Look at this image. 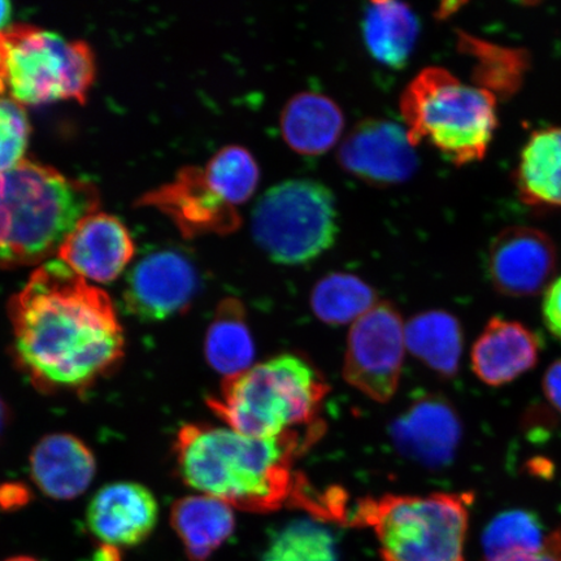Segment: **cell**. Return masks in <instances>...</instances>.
Listing matches in <instances>:
<instances>
[{"instance_id":"obj_1","label":"cell","mask_w":561,"mask_h":561,"mask_svg":"<svg viewBox=\"0 0 561 561\" xmlns=\"http://www.w3.org/2000/svg\"><path fill=\"white\" fill-rule=\"evenodd\" d=\"M9 314L13 359L39 391H87L124 357V329L108 294L61 261L32 273Z\"/></svg>"},{"instance_id":"obj_2","label":"cell","mask_w":561,"mask_h":561,"mask_svg":"<svg viewBox=\"0 0 561 561\" xmlns=\"http://www.w3.org/2000/svg\"><path fill=\"white\" fill-rule=\"evenodd\" d=\"M325 424L261 439L230 427L187 424L181 427L173 450L181 480L203 495L231 508L270 514L285 506L316 516L321 494L294 462L324 434Z\"/></svg>"},{"instance_id":"obj_3","label":"cell","mask_w":561,"mask_h":561,"mask_svg":"<svg viewBox=\"0 0 561 561\" xmlns=\"http://www.w3.org/2000/svg\"><path fill=\"white\" fill-rule=\"evenodd\" d=\"M100 192L34 160L0 173V270L58 255L83 217L96 213Z\"/></svg>"},{"instance_id":"obj_4","label":"cell","mask_w":561,"mask_h":561,"mask_svg":"<svg viewBox=\"0 0 561 561\" xmlns=\"http://www.w3.org/2000/svg\"><path fill=\"white\" fill-rule=\"evenodd\" d=\"M324 375L297 354H283L224 380L209 410L243 436L272 439L324 423Z\"/></svg>"},{"instance_id":"obj_5","label":"cell","mask_w":561,"mask_h":561,"mask_svg":"<svg viewBox=\"0 0 561 561\" xmlns=\"http://www.w3.org/2000/svg\"><path fill=\"white\" fill-rule=\"evenodd\" d=\"M497 98L450 70L427 67L407 85L401 114L410 142H427L455 165L486 157L497 128Z\"/></svg>"},{"instance_id":"obj_6","label":"cell","mask_w":561,"mask_h":561,"mask_svg":"<svg viewBox=\"0 0 561 561\" xmlns=\"http://www.w3.org/2000/svg\"><path fill=\"white\" fill-rule=\"evenodd\" d=\"M471 493L363 497L350 525L374 530L382 561H466Z\"/></svg>"},{"instance_id":"obj_7","label":"cell","mask_w":561,"mask_h":561,"mask_svg":"<svg viewBox=\"0 0 561 561\" xmlns=\"http://www.w3.org/2000/svg\"><path fill=\"white\" fill-rule=\"evenodd\" d=\"M94 79V55L85 42L25 24L0 31V96L21 105L82 104Z\"/></svg>"},{"instance_id":"obj_8","label":"cell","mask_w":561,"mask_h":561,"mask_svg":"<svg viewBox=\"0 0 561 561\" xmlns=\"http://www.w3.org/2000/svg\"><path fill=\"white\" fill-rule=\"evenodd\" d=\"M251 230L273 262L310 263L332 248L339 233L334 195L318 181L280 182L257 201Z\"/></svg>"},{"instance_id":"obj_9","label":"cell","mask_w":561,"mask_h":561,"mask_svg":"<svg viewBox=\"0 0 561 561\" xmlns=\"http://www.w3.org/2000/svg\"><path fill=\"white\" fill-rule=\"evenodd\" d=\"M405 348L401 313L381 301L351 325L343 377L371 401L389 402L401 381Z\"/></svg>"},{"instance_id":"obj_10","label":"cell","mask_w":561,"mask_h":561,"mask_svg":"<svg viewBox=\"0 0 561 561\" xmlns=\"http://www.w3.org/2000/svg\"><path fill=\"white\" fill-rule=\"evenodd\" d=\"M137 206L157 208L186 238L228 236L241 226L237 207L209 178L206 168H184L172 182L144 195Z\"/></svg>"},{"instance_id":"obj_11","label":"cell","mask_w":561,"mask_h":561,"mask_svg":"<svg viewBox=\"0 0 561 561\" xmlns=\"http://www.w3.org/2000/svg\"><path fill=\"white\" fill-rule=\"evenodd\" d=\"M339 163L343 171L377 187L404 184L419 167L407 129L381 118H368L348 133L339 150Z\"/></svg>"},{"instance_id":"obj_12","label":"cell","mask_w":561,"mask_h":561,"mask_svg":"<svg viewBox=\"0 0 561 561\" xmlns=\"http://www.w3.org/2000/svg\"><path fill=\"white\" fill-rule=\"evenodd\" d=\"M557 266L556 243L549 234L537 228L503 229L490 244V283L506 297H535L545 293L556 279Z\"/></svg>"},{"instance_id":"obj_13","label":"cell","mask_w":561,"mask_h":561,"mask_svg":"<svg viewBox=\"0 0 561 561\" xmlns=\"http://www.w3.org/2000/svg\"><path fill=\"white\" fill-rule=\"evenodd\" d=\"M198 290L194 265L178 251L163 250L140 259L124 291L126 308L144 321H164L185 312Z\"/></svg>"},{"instance_id":"obj_14","label":"cell","mask_w":561,"mask_h":561,"mask_svg":"<svg viewBox=\"0 0 561 561\" xmlns=\"http://www.w3.org/2000/svg\"><path fill=\"white\" fill-rule=\"evenodd\" d=\"M156 495L140 483L123 481L103 486L89 503L87 523L102 546L135 547L152 535L158 524Z\"/></svg>"},{"instance_id":"obj_15","label":"cell","mask_w":561,"mask_h":561,"mask_svg":"<svg viewBox=\"0 0 561 561\" xmlns=\"http://www.w3.org/2000/svg\"><path fill=\"white\" fill-rule=\"evenodd\" d=\"M135 254V242L124 224L101 213L83 217L58 252L77 275L102 284L121 277Z\"/></svg>"},{"instance_id":"obj_16","label":"cell","mask_w":561,"mask_h":561,"mask_svg":"<svg viewBox=\"0 0 561 561\" xmlns=\"http://www.w3.org/2000/svg\"><path fill=\"white\" fill-rule=\"evenodd\" d=\"M398 450L430 468L454 459L461 439L458 413L445 398L426 394L415 399L391 426Z\"/></svg>"},{"instance_id":"obj_17","label":"cell","mask_w":561,"mask_h":561,"mask_svg":"<svg viewBox=\"0 0 561 561\" xmlns=\"http://www.w3.org/2000/svg\"><path fill=\"white\" fill-rule=\"evenodd\" d=\"M541 345L522 322L495 316L476 340L471 363L479 380L493 388L514 382L538 364Z\"/></svg>"},{"instance_id":"obj_18","label":"cell","mask_w":561,"mask_h":561,"mask_svg":"<svg viewBox=\"0 0 561 561\" xmlns=\"http://www.w3.org/2000/svg\"><path fill=\"white\" fill-rule=\"evenodd\" d=\"M96 471L94 454L72 434L42 438L31 455L35 485L55 501L76 500L90 486Z\"/></svg>"},{"instance_id":"obj_19","label":"cell","mask_w":561,"mask_h":561,"mask_svg":"<svg viewBox=\"0 0 561 561\" xmlns=\"http://www.w3.org/2000/svg\"><path fill=\"white\" fill-rule=\"evenodd\" d=\"M345 116L331 98L305 91L294 95L280 114V133L293 151L319 157L339 142Z\"/></svg>"},{"instance_id":"obj_20","label":"cell","mask_w":561,"mask_h":561,"mask_svg":"<svg viewBox=\"0 0 561 561\" xmlns=\"http://www.w3.org/2000/svg\"><path fill=\"white\" fill-rule=\"evenodd\" d=\"M515 185L525 205L561 208V126L531 133L518 160Z\"/></svg>"},{"instance_id":"obj_21","label":"cell","mask_w":561,"mask_h":561,"mask_svg":"<svg viewBox=\"0 0 561 561\" xmlns=\"http://www.w3.org/2000/svg\"><path fill=\"white\" fill-rule=\"evenodd\" d=\"M171 524L188 559L206 561L236 529L233 508L216 497L191 495L173 503Z\"/></svg>"},{"instance_id":"obj_22","label":"cell","mask_w":561,"mask_h":561,"mask_svg":"<svg viewBox=\"0 0 561 561\" xmlns=\"http://www.w3.org/2000/svg\"><path fill=\"white\" fill-rule=\"evenodd\" d=\"M419 33V20L404 3L371 2L364 13L363 35L367 50L385 67L404 68L415 50Z\"/></svg>"},{"instance_id":"obj_23","label":"cell","mask_w":561,"mask_h":561,"mask_svg":"<svg viewBox=\"0 0 561 561\" xmlns=\"http://www.w3.org/2000/svg\"><path fill=\"white\" fill-rule=\"evenodd\" d=\"M207 362L226 378L254 366L255 342L241 300L227 298L217 306L205 341Z\"/></svg>"},{"instance_id":"obj_24","label":"cell","mask_w":561,"mask_h":561,"mask_svg":"<svg viewBox=\"0 0 561 561\" xmlns=\"http://www.w3.org/2000/svg\"><path fill=\"white\" fill-rule=\"evenodd\" d=\"M462 329L444 311L423 312L405 324V346L413 356L442 377L458 374L462 355Z\"/></svg>"},{"instance_id":"obj_25","label":"cell","mask_w":561,"mask_h":561,"mask_svg":"<svg viewBox=\"0 0 561 561\" xmlns=\"http://www.w3.org/2000/svg\"><path fill=\"white\" fill-rule=\"evenodd\" d=\"M376 305V291L350 273L334 272L322 277L311 294L313 313L331 325L354 324Z\"/></svg>"},{"instance_id":"obj_26","label":"cell","mask_w":561,"mask_h":561,"mask_svg":"<svg viewBox=\"0 0 561 561\" xmlns=\"http://www.w3.org/2000/svg\"><path fill=\"white\" fill-rule=\"evenodd\" d=\"M459 48L476 61L474 85L489 90L496 98L515 93L520 87L528 62L525 53L496 46L462 32H459Z\"/></svg>"},{"instance_id":"obj_27","label":"cell","mask_w":561,"mask_h":561,"mask_svg":"<svg viewBox=\"0 0 561 561\" xmlns=\"http://www.w3.org/2000/svg\"><path fill=\"white\" fill-rule=\"evenodd\" d=\"M543 524L535 512L511 510L497 515L483 531L485 560L514 552L541 551L549 542Z\"/></svg>"},{"instance_id":"obj_28","label":"cell","mask_w":561,"mask_h":561,"mask_svg":"<svg viewBox=\"0 0 561 561\" xmlns=\"http://www.w3.org/2000/svg\"><path fill=\"white\" fill-rule=\"evenodd\" d=\"M205 168L209 178L236 207L255 194L261 180L255 158L241 146L224 147Z\"/></svg>"},{"instance_id":"obj_29","label":"cell","mask_w":561,"mask_h":561,"mask_svg":"<svg viewBox=\"0 0 561 561\" xmlns=\"http://www.w3.org/2000/svg\"><path fill=\"white\" fill-rule=\"evenodd\" d=\"M31 124L23 105L0 96V173L11 171L25 160Z\"/></svg>"},{"instance_id":"obj_30","label":"cell","mask_w":561,"mask_h":561,"mask_svg":"<svg viewBox=\"0 0 561 561\" xmlns=\"http://www.w3.org/2000/svg\"><path fill=\"white\" fill-rule=\"evenodd\" d=\"M542 314L547 329L561 341V276L553 279L545 291Z\"/></svg>"},{"instance_id":"obj_31","label":"cell","mask_w":561,"mask_h":561,"mask_svg":"<svg viewBox=\"0 0 561 561\" xmlns=\"http://www.w3.org/2000/svg\"><path fill=\"white\" fill-rule=\"evenodd\" d=\"M485 561H561V531H553L541 551L507 553Z\"/></svg>"},{"instance_id":"obj_32","label":"cell","mask_w":561,"mask_h":561,"mask_svg":"<svg viewBox=\"0 0 561 561\" xmlns=\"http://www.w3.org/2000/svg\"><path fill=\"white\" fill-rule=\"evenodd\" d=\"M542 389L547 401L561 413V359L553 362L546 369Z\"/></svg>"},{"instance_id":"obj_33","label":"cell","mask_w":561,"mask_h":561,"mask_svg":"<svg viewBox=\"0 0 561 561\" xmlns=\"http://www.w3.org/2000/svg\"><path fill=\"white\" fill-rule=\"evenodd\" d=\"M95 561H122L121 552L114 549V547L102 546Z\"/></svg>"},{"instance_id":"obj_34","label":"cell","mask_w":561,"mask_h":561,"mask_svg":"<svg viewBox=\"0 0 561 561\" xmlns=\"http://www.w3.org/2000/svg\"><path fill=\"white\" fill-rule=\"evenodd\" d=\"M11 412L9 405L0 397V439L4 436L7 426L10 424Z\"/></svg>"},{"instance_id":"obj_35","label":"cell","mask_w":561,"mask_h":561,"mask_svg":"<svg viewBox=\"0 0 561 561\" xmlns=\"http://www.w3.org/2000/svg\"><path fill=\"white\" fill-rule=\"evenodd\" d=\"M11 13V4L9 2H4V0H0V31L5 30V25L10 21Z\"/></svg>"},{"instance_id":"obj_36","label":"cell","mask_w":561,"mask_h":561,"mask_svg":"<svg viewBox=\"0 0 561 561\" xmlns=\"http://www.w3.org/2000/svg\"><path fill=\"white\" fill-rule=\"evenodd\" d=\"M5 561H38V560H35L34 558H30V557H16V558H11Z\"/></svg>"}]
</instances>
